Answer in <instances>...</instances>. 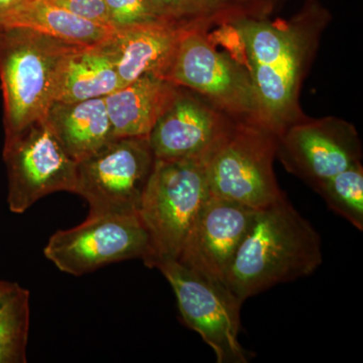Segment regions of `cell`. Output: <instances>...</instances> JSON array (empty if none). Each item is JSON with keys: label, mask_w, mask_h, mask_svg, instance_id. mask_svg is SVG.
<instances>
[{"label": "cell", "mask_w": 363, "mask_h": 363, "mask_svg": "<svg viewBox=\"0 0 363 363\" xmlns=\"http://www.w3.org/2000/svg\"><path fill=\"white\" fill-rule=\"evenodd\" d=\"M328 11L308 0L290 21L240 16L219 23L220 40L247 70L264 128L277 135L304 118L298 93Z\"/></svg>", "instance_id": "cell-1"}, {"label": "cell", "mask_w": 363, "mask_h": 363, "mask_svg": "<svg viewBox=\"0 0 363 363\" xmlns=\"http://www.w3.org/2000/svg\"><path fill=\"white\" fill-rule=\"evenodd\" d=\"M322 262L319 233L286 197L257 210L227 274L225 286L243 304L278 284L310 276Z\"/></svg>", "instance_id": "cell-2"}, {"label": "cell", "mask_w": 363, "mask_h": 363, "mask_svg": "<svg viewBox=\"0 0 363 363\" xmlns=\"http://www.w3.org/2000/svg\"><path fill=\"white\" fill-rule=\"evenodd\" d=\"M81 48L30 28L0 32L4 142L45 118L67 60Z\"/></svg>", "instance_id": "cell-3"}, {"label": "cell", "mask_w": 363, "mask_h": 363, "mask_svg": "<svg viewBox=\"0 0 363 363\" xmlns=\"http://www.w3.org/2000/svg\"><path fill=\"white\" fill-rule=\"evenodd\" d=\"M210 194L205 160L156 159L138 210L149 234L145 266L179 259Z\"/></svg>", "instance_id": "cell-4"}, {"label": "cell", "mask_w": 363, "mask_h": 363, "mask_svg": "<svg viewBox=\"0 0 363 363\" xmlns=\"http://www.w3.org/2000/svg\"><path fill=\"white\" fill-rule=\"evenodd\" d=\"M278 135L259 124L234 121L206 159L210 193L255 210L286 195L274 172Z\"/></svg>", "instance_id": "cell-5"}, {"label": "cell", "mask_w": 363, "mask_h": 363, "mask_svg": "<svg viewBox=\"0 0 363 363\" xmlns=\"http://www.w3.org/2000/svg\"><path fill=\"white\" fill-rule=\"evenodd\" d=\"M212 23L195 21L185 28L167 80L194 91L236 121L264 126L247 70L240 61L215 48L207 33Z\"/></svg>", "instance_id": "cell-6"}, {"label": "cell", "mask_w": 363, "mask_h": 363, "mask_svg": "<svg viewBox=\"0 0 363 363\" xmlns=\"http://www.w3.org/2000/svg\"><path fill=\"white\" fill-rule=\"evenodd\" d=\"M156 157L149 138H114L77 162L74 194L89 215L138 214Z\"/></svg>", "instance_id": "cell-7"}, {"label": "cell", "mask_w": 363, "mask_h": 363, "mask_svg": "<svg viewBox=\"0 0 363 363\" xmlns=\"http://www.w3.org/2000/svg\"><path fill=\"white\" fill-rule=\"evenodd\" d=\"M173 288L184 323L199 333L218 363H247L253 355L240 342L241 303L227 286L203 278L179 260L156 267Z\"/></svg>", "instance_id": "cell-8"}, {"label": "cell", "mask_w": 363, "mask_h": 363, "mask_svg": "<svg viewBox=\"0 0 363 363\" xmlns=\"http://www.w3.org/2000/svg\"><path fill=\"white\" fill-rule=\"evenodd\" d=\"M149 234L138 214L88 215L74 228L52 234L45 257L60 271L83 276L113 262L147 259Z\"/></svg>", "instance_id": "cell-9"}, {"label": "cell", "mask_w": 363, "mask_h": 363, "mask_svg": "<svg viewBox=\"0 0 363 363\" xmlns=\"http://www.w3.org/2000/svg\"><path fill=\"white\" fill-rule=\"evenodd\" d=\"M2 155L9 180L7 203L13 213H23L52 193H73L77 162L67 154L45 119L6 140Z\"/></svg>", "instance_id": "cell-10"}, {"label": "cell", "mask_w": 363, "mask_h": 363, "mask_svg": "<svg viewBox=\"0 0 363 363\" xmlns=\"http://www.w3.org/2000/svg\"><path fill=\"white\" fill-rule=\"evenodd\" d=\"M277 156L290 173L314 187L359 162L362 143L345 121L304 117L278 136Z\"/></svg>", "instance_id": "cell-11"}, {"label": "cell", "mask_w": 363, "mask_h": 363, "mask_svg": "<svg viewBox=\"0 0 363 363\" xmlns=\"http://www.w3.org/2000/svg\"><path fill=\"white\" fill-rule=\"evenodd\" d=\"M234 121L201 95L177 85L150 131V145L157 160L206 161Z\"/></svg>", "instance_id": "cell-12"}, {"label": "cell", "mask_w": 363, "mask_h": 363, "mask_svg": "<svg viewBox=\"0 0 363 363\" xmlns=\"http://www.w3.org/2000/svg\"><path fill=\"white\" fill-rule=\"evenodd\" d=\"M257 211L210 194L177 260L203 278L225 286L227 274Z\"/></svg>", "instance_id": "cell-13"}, {"label": "cell", "mask_w": 363, "mask_h": 363, "mask_svg": "<svg viewBox=\"0 0 363 363\" xmlns=\"http://www.w3.org/2000/svg\"><path fill=\"white\" fill-rule=\"evenodd\" d=\"M191 23L162 21L114 30L102 45L113 59L121 87L145 75L167 80L182 35Z\"/></svg>", "instance_id": "cell-14"}, {"label": "cell", "mask_w": 363, "mask_h": 363, "mask_svg": "<svg viewBox=\"0 0 363 363\" xmlns=\"http://www.w3.org/2000/svg\"><path fill=\"white\" fill-rule=\"evenodd\" d=\"M177 85L145 75L104 97L114 138H149Z\"/></svg>", "instance_id": "cell-15"}, {"label": "cell", "mask_w": 363, "mask_h": 363, "mask_svg": "<svg viewBox=\"0 0 363 363\" xmlns=\"http://www.w3.org/2000/svg\"><path fill=\"white\" fill-rule=\"evenodd\" d=\"M45 121L67 154L81 161L114 138L104 98L83 101H56Z\"/></svg>", "instance_id": "cell-16"}, {"label": "cell", "mask_w": 363, "mask_h": 363, "mask_svg": "<svg viewBox=\"0 0 363 363\" xmlns=\"http://www.w3.org/2000/svg\"><path fill=\"white\" fill-rule=\"evenodd\" d=\"M6 28H30L81 47L102 44L114 32L111 26L86 20L47 0H23L7 16Z\"/></svg>", "instance_id": "cell-17"}, {"label": "cell", "mask_w": 363, "mask_h": 363, "mask_svg": "<svg viewBox=\"0 0 363 363\" xmlns=\"http://www.w3.org/2000/svg\"><path fill=\"white\" fill-rule=\"evenodd\" d=\"M119 88L116 64L104 45L81 48L67 60L55 102L104 98Z\"/></svg>", "instance_id": "cell-18"}, {"label": "cell", "mask_w": 363, "mask_h": 363, "mask_svg": "<svg viewBox=\"0 0 363 363\" xmlns=\"http://www.w3.org/2000/svg\"><path fill=\"white\" fill-rule=\"evenodd\" d=\"M328 207L359 231L363 230V169L352 164L313 187Z\"/></svg>", "instance_id": "cell-19"}, {"label": "cell", "mask_w": 363, "mask_h": 363, "mask_svg": "<svg viewBox=\"0 0 363 363\" xmlns=\"http://www.w3.org/2000/svg\"><path fill=\"white\" fill-rule=\"evenodd\" d=\"M105 2L109 23L114 30L172 21L162 18L149 0H105Z\"/></svg>", "instance_id": "cell-20"}, {"label": "cell", "mask_w": 363, "mask_h": 363, "mask_svg": "<svg viewBox=\"0 0 363 363\" xmlns=\"http://www.w3.org/2000/svg\"><path fill=\"white\" fill-rule=\"evenodd\" d=\"M30 292L20 285L0 298V338L28 333Z\"/></svg>", "instance_id": "cell-21"}, {"label": "cell", "mask_w": 363, "mask_h": 363, "mask_svg": "<svg viewBox=\"0 0 363 363\" xmlns=\"http://www.w3.org/2000/svg\"><path fill=\"white\" fill-rule=\"evenodd\" d=\"M276 0H207L208 11L213 23L240 18V16H266Z\"/></svg>", "instance_id": "cell-22"}, {"label": "cell", "mask_w": 363, "mask_h": 363, "mask_svg": "<svg viewBox=\"0 0 363 363\" xmlns=\"http://www.w3.org/2000/svg\"><path fill=\"white\" fill-rule=\"evenodd\" d=\"M166 20L177 23H189L198 20H209L213 23L207 0H149Z\"/></svg>", "instance_id": "cell-23"}, {"label": "cell", "mask_w": 363, "mask_h": 363, "mask_svg": "<svg viewBox=\"0 0 363 363\" xmlns=\"http://www.w3.org/2000/svg\"><path fill=\"white\" fill-rule=\"evenodd\" d=\"M86 20L111 26L105 0H47Z\"/></svg>", "instance_id": "cell-24"}, {"label": "cell", "mask_w": 363, "mask_h": 363, "mask_svg": "<svg viewBox=\"0 0 363 363\" xmlns=\"http://www.w3.org/2000/svg\"><path fill=\"white\" fill-rule=\"evenodd\" d=\"M28 333H18L0 338V363L26 362Z\"/></svg>", "instance_id": "cell-25"}, {"label": "cell", "mask_w": 363, "mask_h": 363, "mask_svg": "<svg viewBox=\"0 0 363 363\" xmlns=\"http://www.w3.org/2000/svg\"><path fill=\"white\" fill-rule=\"evenodd\" d=\"M23 0H0V32L4 30V23L9 13Z\"/></svg>", "instance_id": "cell-26"}, {"label": "cell", "mask_w": 363, "mask_h": 363, "mask_svg": "<svg viewBox=\"0 0 363 363\" xmlns=\"http://www.w3.org/2000/svg\"><path fill=\"white\" fill-rule=\"evenodd\" d=\"M16 285H18V284L13 283V281H1V279H0V298L4 297V296L11 292V291H13Z\"/></svg>", "instance_id": "cell-27"}]
</instances>
